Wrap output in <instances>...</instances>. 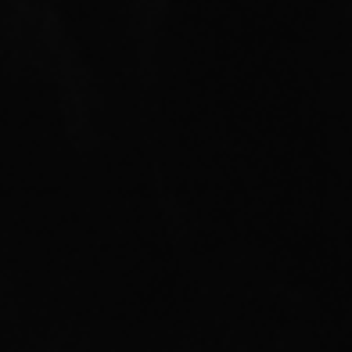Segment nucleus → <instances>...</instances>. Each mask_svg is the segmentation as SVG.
Instances as JSON below:
<instances>
[]
</instances>
